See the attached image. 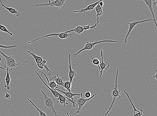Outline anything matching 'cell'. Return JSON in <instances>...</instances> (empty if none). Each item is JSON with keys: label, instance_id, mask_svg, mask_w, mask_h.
I'll use <instances>...</instances> for the list:
<instances>
[{"label": "cell", "instance_id": "obj_14", "mask_svg": "<svg viewBox=\"0 0 157 116\" xmlns=\"http://www.w3.org/2000/svg\"><path fill=\"white\" fill-rule=\"evenodd\" d=\"M63 76L62 77L60 78L58 74H57V76H54L50 79V81H53L56 83L58 86L63 87L64 82L63 81Z\"/></svg>", "mask_w": 157, "mask_h": 116}, {"label": "cell", "instance_id": "obj_1", "mask_svg": "<svg viewBox=\"0 0 157 116\" xmlns=\"http://www.w3.org/2000/svg\"><path fill=\"white\" fill-rule=\"evenodd\" d=\"M116 75L115 77V86L113 90H112V96L113 97V100L111 103V104L108 110L105 113L103 114V116H107L108 115V114L110 112V110H111L113 107L114 104L115 103V101L117 97H119V98H121V92L120 90H119L117 88L118 87V85H117V81H118V69H117Z\"/></svg>", "mask_w": 157, "mask_h": 116}, {"label": "cell", "instance_id": "obj_35", "mask_svg": "<svg viewBox=\"0 0 157 116\" xmlns=\"http://www.w3.org/2000/svg\"><path fill=\"white\" fill-rule=\"evenodd\" d=\"M157 69H156V73L155 75L154 76H153V77H151L150 78H155L157 80Z\"/></svg>", "mask_w": 157, "mask_h": 116}, {"label": "cell", "instance_id": "obj_4", "mask_svg": "<svg viewBox=\"0 0 157 116\" xmlns=\"http://www.w3.org/2000/svg\"><path fill=\"white\" fill-rule=\"evenodd\" d=\"M81 97H79L78 96L77 98L76 99V100H74L75 103L76 104L77 107L78 106V108L77 109L76 113H74L75 115H76L77 114H78L80 113L82 108L84 105L88 101H90L94 96L98 94V92L96 93L92 96L91 97L89 98H88V99H86L85 97H83L82 93H81Z\"/></svg>", "mask_w": 157, "mask_h": 116}, {"label": "cell", "instance_id": "obj_18", "mask_svg": "<svg viewBox=\"0 0 157 116\" xmlns=\"http://www.w3.org/2000/svg\"><path fill=\"white\" fill-rule=\"evenodd\" d=\"M44 76H45V77L48 83V86H49L52 89H57L58 88V85H57L56 84V83H55L53 81H50L49 80L47 76H46V74L45 73H43L41 71H39Z\"/></svg>", "mask_w": 157, "mask_h": 116}, {"label": "cell", "instance_id": "obj_40", "mask_svg": "<svg viewBox=\"0 0 157 116\" xmlns=\"http://www.w3.org/2000/svg\"><path fill=\"white\" fill-rule=\"evenodd\" d=\"M49 3H50V0H48Z\"/></svg>", "mask_w": 157, "mask_h": 116}, {"label": "cell", "instance_id": "obj_12", "mask_svg": "<svg viewBox=\"0 0 157 116\" xmlns=\"http://www.w3.org/2000/svg\"><path fill=\"white\" fill-rule=\"evenodd\" d=\"M55 90L56 91L61 92V93H63L64 94V95L66 97L67 99L68 98V99H70L71 100H72L73 102H74V98H73V97L75 96H81V94H77V93H72V92H66L63 91L61 90H60L59 89H55Z\"/></svg>", "mask_w": 157, "mask_h": 116}, {"label": "cell", "instance_id": "obj_25", "mask_svg": "<svg viewBox=\"0 0 157 116\" xmlns=\"http://www.w3.org/2000/svg\"><path fill=\"white\" fill-rule=\"evenodd\" d=\"M91 62L92 64L97 65L99 67V70L100 69L99 65H100L101 62L99 61L98 59L96 58H92Z\"/></svg>", "mask_w": 157, "mask_h": 116}, {"label": "cell", "instance_id": "obj_5", "mask_svg": "<svg viewBox=\"0 0 157 116\" xmlns=\"http://www.w3.org/2000/svg\"><path fill=\"white\" fill-rule=\"evenodd\" d=\"M116 42V41L115 40H104L99 41H96L92 43L91 42H87L85 43V47L83 49H82L77 52L76 53L74 54V58H76L78 55L81 53V52L85 51V50H90L94 47V46L98 44H101L103 42Z\"/></svg>", "mask_w": 157, "mask_h": 116}, {"label": "cell", "instance_id": "obj_23", "mask_svg": "<svg viewBox=\"0 0 157 116\" xmlns=\"http://www.w3.org/2000/svg\"><path fill=\"white\" fill-rule=\"evenodd\" d=\"M72 86V83H71L69 81H66L64 82L63 87L66 90H67L68 92H72L71 88Z\"/></svg>", "mask_w": 157, "mask_h": 116}, {"label": "cell", "instance_id": "obj_39", "mask_svg": "<svg viewBox=\"0 0 157 116\" xmlns=\"http://www.w3.org/2000/svg\"><path fill=\"white\" fill-rule=\"evenodd\" d=\"M66 114H67V115L68 116H72L71 115H69V113H66Z\"/></svg>", "mask_w": 157, "mask_h": 116}, {"label": "cell", "instance_id": "obj_33", "mask_svg": "<svg viewBox=\"0 0 157 116\" xmlns=\"http://www.w3.org/2000/svg\"><path fill=\"white\" fill-rule=\"evenodd\" d=\"M11 96L10 94L7 92H6V95L4 96V98L6 99H10Z\"/></svg>", "mask_w": 157, "mask_h": 116}, {"label": "cell", "instance_id": "obj_26", "mask_svg": "<svg viewBox=\"0 0 157 116\" xmlns=\"http://www.w3.org/2000/svg\"><path fill=\"white\" fill-rule=\"evenodd\" d=\"M0 30L2 32L7 33L10 35L11 36H12L13 35V33L9 31L7 28L5 27V26L0 24Z\"/></svg>", "mask_w": 157, "mask_h": 116}, {"label": "cell", "instance_id": "obj_13", "mask_svg": "<svg viewBox=\"0 0 157 116\" xmlns=\"http://www.w3.org/2000/svg\"><path fill=\"white\" fill-rule=\"evenodd\" d=\"M35 72L37 74L39 78L43 82V84H45L46 86L47 87V88L51 92L52 94L54 96V97L57 98V99H58L60 94V93H59L58 92H57L56 90H55V89H52L48 85L46 84L45 82L44 81L43 79L41 77L39 74L38 73L37 71L36 70H35Z\"/></svg>", "mask_w": 157, "mask_h": 116}, {"label": "cell", "instance_id": "obj_22", "mask_svg": "<svg viewBox=\"0 0 157 116\" xmlns=\"http://www.w3.org/2000/svg\"><path fill=\"white\" fill-rule=\"evenodd\" d=\"M8 69V68L7 69V70H6L7 73H6V75L5 78L6 85L4 86V87L6 88L8 90H9L10 89V84L11 82V78L9 73Z\"/></svg>", "mask_w": 157, "mask_h": 116}, {"label": "cell", "instance_id": "obj_9", "mask_svg": "<svg viewBox=\"0 0 157 116\" xmlns=\"http://www.w3.org/2000/svg\"><path fill=\"white\" fill-rule=\"evenodd\" d=\"M101 62L99 65V68L100 70V75L99 77H101L103 73V71L105 69H109L110 66V63L108 61H104L103 60V50H101Z\"/></svg>", "mask_w": 157, "mask_h": 116}, {"label": "cell", "instance_id": "obj_21", "mask_svg": "<svg viewBox=\"0 0 157 116\" xmlns=\"http://www.w3.org/2000/svg\"><path fill=\"white\" fill-rule=\"evenodd\" d=\"M27 52L30 55L32 56L34 58L37 63H41L43 62V57H42L36 55L33 53L31 50H28Z\"/></svg>", "mask_w": 157, "mask_h": 116}, {"label": "cell", "instance_id": "obj_7", "mask_svg": "<svg viewBox=\"0 0 157 116\" xmlns=\"http://www.w3.org/2000/svg\"><path fill=\"white\" fill-rule=\"evenodd\" d=\"M66 0H55L52 2H51L50 3L45 4H36V7H40V6H50L52 7H58L60 9L63 6H65V2Z\"/></svg>", "mask_w": 157, "mask_h": 116}, {"label": "cell", "instance_id": "obj_20", "mask_svg": "<svg viewBox=\"0 0 157 116\" xmlns=\"http://www.w3.org/2000/svg\"><path fill=\"white\" fill-rule=\"evenodd\" d=\"M67 100L66 97L64 95L60 94L57 103L60 104H63L64 106L68 104Z\"/></svg>", "mask_w": 157, "mask_h": 116}, {"label": "cell", "instance_id": "obj_15", "mask_svg": "<svg viewBox=\"0 0 157 116\" xmlns=\"http://www.w3.org/2000/svg\"><path fill=\"white\" fill-rule=\"evenodd\" d=\"M143 1H144L146 4L148 6V8L149 9L150 12H151L152 17H153L154 23H155L156 27H157L156 19L155 17L153 8H152V0H143Z\"/></svg>", "mask_w": 157, "mask_h": 116}, {"label": "cell", "instance_id": "obj_41", "mask_svg": "<svg viewBox=\"0 0 157 116\" xmlns=\"http://www.w3.org/2000/svg\"><path fill=\"white\" fill-rule=\"evenodd\" d=\"M2 51H1V50H0V54H1V53H2Z\"/></svg>", "mask_w": 157, "mask_h": 116}, {"label": "cell", "instance_id": "obj_30", "mask_svg": "<svg viewBox=\"0 0 157 116\" xmlns=\"http://www.w3.org/2000/svg\"><path fill=\"white\" fill-rule=\"evenodd\" d=\"M143 110L142 109H140L139 113H137L134 114L133 116H142L143 115Z\"/></svg>", "mask_w": 157, "mask_h": 116}, {"label": "cell", "instance_id": "obj_34", "mask_svg": "<svg viewBox=\"0 0 157 116\" xmlns=\"http://www.w3.org/2000/svg\"><path fill=\"white\" fill-rule=\"evenodd\" d=\"M99 3L101 7L103 8L104 6L103 0H102V1L99 2Z\"/></svg>", "mask_w": 157, "mask_h": 116}, {"label": "cell", "instance_id": "obj_31", "mask_svg": "<svg viewBox=\"0 0 157 116\" xmlns=\"http://www.w3.org/2000/svg\"><path fill=\"white\" fill-rule=\"evenodd\" d=\"M37 65L38 67L40 69H44V64L42 62L37 63Z\"/></svg>", "mask_w": 157, "mask_h": 116}, {"label": "cell", "instance_id": "obj_3", "mask_svg": "<svg viewBox=\"0 0 157 116\" xmlns=\"http://www.w3.org/2000/svg\"><path fill=\"white\" fill-rule=\"evenodd\" d=\"M40 91L43 95L44 99L43 102V103L45 104L44 108L51 109L52 112L54 114L55 116H59L57 115L54 108L55 100L52 97H48L42 90H41Z\"/></svg>", "mask_w": 157, "mask_h": 116}, {"label": "cell", "instance_id": "obj_29", "mask_svg": "<svg viewBox=\"0 0 157 116\" xmlns=\"http://www.w3.org/2000/svg\"><path fill=\"white\" fill-rule=\"evenodd\" d=\"M85 98L86 99H88V98H89L91 97V94L90 92L88 91L87 92H86L85 93Z\"/></svg>", "mask_w": 157, "mask_h": 116}, {"label": "cell", "instance_id": "obj_6", "mask_svg": "<svg viewBox=\"0 0 157 116\" xmlns=\"http://www.w3.org/2000/svg\"><path fill=\"white\" fill-rule=\"evenodd\" d=\"M51 36L58 37L59 38H60L62 39H64L68 38H69V37H71L72 36V34H68V33H65L64 32L58 33H51L46 35L45 36L41 37V38H37L32 41L28 42L27 44H29L32 43L34 42L35 41L38 40H39V39Z\"/></svg>", "mask_w": 157, "mask_h": 116}, {"label": "cell", "instance_id": "obj_11", "mask_svg": "<svg viewBox=\"0 0 157 116\" xmlns=\"http://www.w3.org/2000/svg\"><path fill=\"white\" fill-rule=\"evenodd\" d=\"M101 1H102V0H98V1L94 3L90 4V5L88 6L87 8L85 9H82L81 10H79L74 11L73 12V13H85L88 11L92 10H94L95 8L96 7V6L99 3V2Z\"/></svg>", "mask_w": 157, "mask_h": 116}, {"label": "cell", "instance_id": "obj_32", "mask_svg": "<svg viewBox=\"0 0 157 116\" xmlns=\"http://www.w3.org/2000/svg\"><path fill=\"white\" fill-rule=\"evenodd\" d=\"M83 28L84 31H85L90 29V24L87 25L83 26Z\"/></svg>", "mask_w": 157, "mask_h": 116}, {"label": "cell", "instance_id": "obj_24", "mask_svg": "<svg viewBox=\"0 0 157 116\" xmlns=\"http://www.w3.org/2000/svg\"><path fill=\"white\" fill-rule=\"evenodd\" d=\"M27 100L30 102V103L36 109L37 111H38L40 113V116H47V115H46L45 113H44L42 110H40V109L35 106L34 104L32 102V101L29 98H28Z\"/></svg>", "mask_w": 157, "mask_h": 116}, {"label": "cell", "instance_id": "obj_16", "mask_svg": "<svg viewBox=\"0 0 157 116\" xmlns=\"http://www.w3.org/2000/svg\"><path fill=\"white\" fill-rule=\"evenodd\" d=\"M0 3H1V6H3V7L6 9L8 10L10 13H11V14L14 15L17 17H18L20 15V14L19 13L18 11L15 9L12 8L6 7V6L4 5L3 3V2H2L1 0H0Z\"/></svg>", "mask_w": 157, "mask_h": 116}, {"label": "cell", "instance_id": "obj_2", "mask_svg": "<svg viewBox=\"0 0 157 116\" xmlns=\"http://www.w3.org/2000/svg\"><path fill=\"white\" fill-rule=\"evenodd\" d=\"M1 54L5 58L4 62V68L6 69L10 68V71H12L13 69H15L17 65L21 64V63H28V61H26L25 62L17 63L15 62L14 56H8L4 54L3 52H2Z\"/></svg>", "mask_w": 157, "mask_h": 116}, {"label": "cell", "instance_id": "obj_28", "mask_svg": "<svg viewBox=\"0 0 157 116\" xmlns=\"http://www.w3.org/2000/svg\"><path fill=\"white\" fill-rule=\"evenodd\" d=\"M17 47V45H13L12 46H6L3 45H0V48H3L4 49H11V48H16Z\"/></svg>", "mask_w": 157, "mask_h": 116}, {"label": "cell", "instance_id": "obj_37", "mask_svg": "<svg viewBox=\"0 0 157 116\" xmlns=\"http://www.w3.org/2000/svg\"><path fill=\"white\" fill-rule=\"evenodd\" d=\"M47 61H46L45 60H43L42 63H44V64H46V63H47Z\"/></svg>", "mask_w": 157, "mask_h": 116}, {"label": "cell", "instance_id": "obj_8", "mask_svg": "<svg viewBox=\"0 0 157 116\" xmlns=\"http://www.w3.org/2000/svg\"><path fill=\"white\" fill-rule=\"evenodd\" d=\"M151 21H154V19H145V20L140 21H134L128 23V24H129V30H128V32L127 35H126V36L125 37L124 39V43L125 44H126L128 42L127 39L128 38V37L129 36V35L130 34V33L131 32L132 30L135 27V26L137 24H138L143 23L144 22H145Z\"/></svg>", "mask_w": 157, "mask_h": 116}, {"label": "cell", "instance_id": "obj_27", "mask_svg": "<svg viewBox=\"0 0 157 116\" xmlns=\"http://www.w3.org/2000/svg\"><path fill=\"white\" fill-rule=\"evenodd\" d=\"M44 68L45 69V71L47 72L48 75L51 76L52 75L53 72L49 69L48 65L46 64H44Z\"/></svg>", "mask_w": 157, "mask_h": 116}, {"label": "cell", "instance_id": "obj_17", "mask_svg": "<svg viewBox=\"0 0 157 116\" xmlns=\"http://www.w3.org/2000/svg\"><path fill=\"white\" fill-rule=\"evenodd\" d=\"M103 8L99 5V3L97 4L96 7L94 8V10H96L97 13V15L96 17H97V22L99 21V17L102 16L103 14V12L102 9Z\"/></svg>", "mask_w": 157, "mask_h": 116}, {"label": "cell", "instance_id": "obj_10", "mask_svg": "<svg viewBox=\"0 0 157 116\" xmlns=\"http://www.w3.org/2000/svg\"><path fill=\"white\" fill-rule=\"evenodd\" d=\"M71 54H69L68 56V58L69 59V66L68 67L69 69V73H68V76L69 79V81L71 83H72V80L77 75L76 73L78 70L76 69H74V70L72 69L71 65Z\"/></svg>", "mask_w": 157, "mask_h": 116}, {"label": "cell", "instance_id": "obj_38", "mask_svg": "<svg viewBox=\"0 0 157 116\" xmlns=\"http://www.w3.org/2000/svg\"><path fill=\"white\" fill-rule=\"evenodd\" d=\"M157 3V0H156L155 1L154 3V5H156Z\"/></svg>", "mask_w": 157, "mask_h": 116}, {"label": "cell", "instance_id": "obj_36", "mask_svg": "<svg viewBox=\"0 0 157 116\" xmlns=\"http://www.w3.org/2000/svg\"><path fill=\"white\" fill-rule=\"evenodd\" d=\"M1 61H2V59H1V57L0 56V63L1 62ZM0 69H3L4 70H6V71L7 70V69L4 68L2 67L1 66H0Z\"/></svg>", "mask_w": 157, "mask_h": 116}, {"label": "cell", "instance_id": "obj_19", "mask_svg": "<svg viewBox=\"0 0 157 116\" xmlns=\"http://www.w3.org/2000/svg\"><path fill=\"white\" fill-rule=\"evenodd\" d=\"M84 31L83 26H77V27L74 29L68 31L64 32L65 33H68L74 32L77 34H81Z\"/></svg>", "mask_w": 157, "mask_h": 116}]
</instances>
